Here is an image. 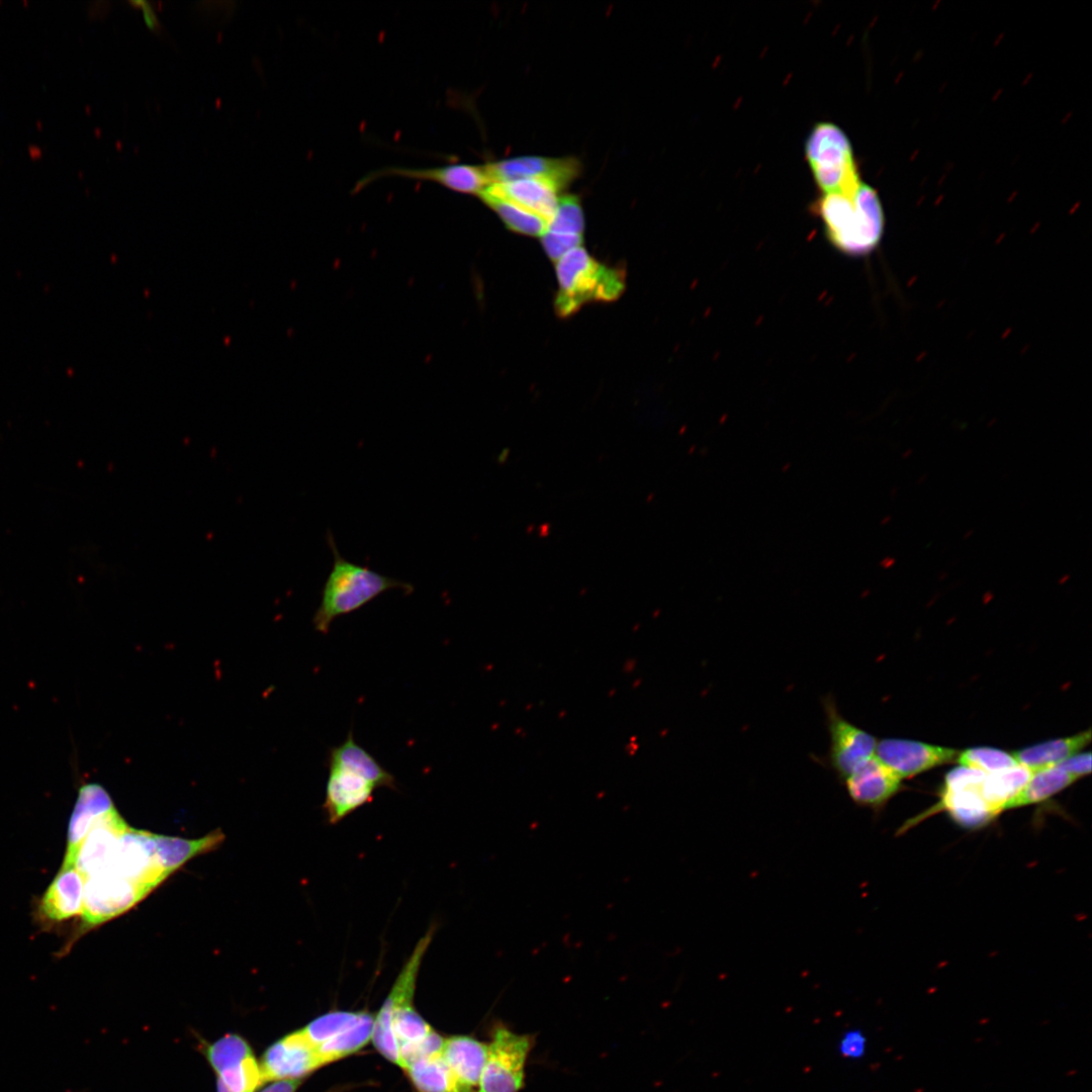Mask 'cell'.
Segmentation results:
<instances>
[{
  "instance_id": "1f68e13d",
  "label": "cell",
  "mask_w": 1092,
  "mask_h": 1092,
  "mask_svg": "<svg viewBox=\"0 0 1092 1092\" xmlns=\"http://www.w3.org/2000/svg\"><path fill=\"white\" fill-rule=\"evenodd\" d=\"M958 762L984 774H992L1018 764L1013 754L994 747H972L959 752Z\"/></svg>"
},
{
  "instance_id": "d590c367",
  "label": "cell",
  "mask_w": 1092,
  "mask_h": 1092,
  "mask_svg": "<svg viewBox=\"0 0 1092 1092\" xmlns=\"http://www.w3.org/2000/svg\"><path fill=\"white\" fill-rule=\"evenodd\" d=\"M542 245L553 261L559 260L572 249L581 246L583 236L559 234L546 231L542 236Z\"/></svg>"
},
{
  "instance_id": "d6a6232c",
  "label": "cell",
  "mask_w": 1092,
  "mask_h": 1092,
  "mask_svg": "<svg viewBox=\"0 0 1092 1092\" xmlns=\"http://www.w3.org/2000/svg\"><path fill=\"white\" fill-rule=\"evenodd\" d=\"M253 1056L248 1042L239 1035L228 1034L206 1050V1057L216 1073Z\"/></svg>"
},
{
  "instance_id": "9c48e42d",
  "label": "cell",
  "mask_w": 1092,
  "mask_h": 1092,
  "mask_svg": "<svg viewBox=\"0 0 1092 1092\" xmlns=\"http://www.w3.org/2000/svg\"><path fill=\"white\" fill-rule=\"evenodd\" d=\"M101 870L112 872L150 892L169 876L156 861L150 832L131 827L121 834L112 855Z\"/></svg>"
},
{
  "instance_id": "44dd1931",
  "label": "cell",
  "mask_w": 1092,
  "mask_h": 1092,
  "mask_svg": "<svg viewBox=\"0 0 1092 1092\" xmlns=\"http://www.w3.org/2000/svg\"><path fill=\"white\" fill-rule=\"evenodd\" d=\"M486 1055L487 1044L474 1037L453 1035L444 1038L442 1056L469 1092H477Z\"/></svg>"
},
{
  "instance_id": "603a6c76",
  "label": "cell",
  "mask_w": 1092,
  "mask_h": 1092,
  "mask_svg": "<svg viewBox=\"0 0 1092 1092\" xmlns=\"http://www.w3.org/2000/svg\"><path fill=\"white\" fill-rule=\"evenodd\" d=\"M224 838L215 831L198 839L159 835L150 832V842L158 866L168 875L191 857L214 848Z\"/></svg>"
},
{
  "instance_id": "ac0fdd59",
  "label": "cell",
  "mask_w": 1092,
  "mask_h": 1092,
  "mask_svg": "<svg viewBox=\"0 0 1092 1092\" xmlns=\"http://www.w3.org/2000/svg\"><path fill=\"white\" fill-rule=\"evenodd\" d=\"M115 807L107 792L97 784L83 786L68 828V844L62 868L70 866L78 847L96 821Z\"/></svg>"
},
{
  "instance_id": "2e32d148",
  "label": "cell",
  "mask_w": 1092,
  "mask_h": 1092,
  "mask_svg": "<svg viewBox=\"0 0 1092 1092\" xmlns=\"http://www.w3.org/2000/svg\"><path fill=\"white\" fill-rule=\"evenodd\" d=\"M377 788L363 777L342 768H329L323 805L328 823L335 825L372 802Z\"/></svg>"
},
{
  "instance_id": "8992f818",
  "label": "cell",
  "mask_w": 1092,
  "mask_h": 1092,
  "mask_svg": "<svg viewBox=\"0 0 1092 1092\" xmlns=\"http://www.w3.org/2000/svg\"><path fill=\"white\" fill-rule=\"evenodd\" d=\"M533 1045V1035L496 1026L487 1044L477 1092H519L525 1084V1066Z\"/></svg>"
},
{
  "instance_id": "277c9868",
  "label": "cell",
  "mask_w": 1092,
  "mask_h": 1092,
  "mask_svg": "<svg viewBox=\"0 0 1092 1092\" xmlns=\"http://www.w3.org/2000/svg\"><path fill=\"white\" fill-rule=\"evenodd\" d=\"M555 269L558 291L554 306L561 317L593 301H614L625 289L623 269L599 262L581 246L557 260Z\"/></svg>"
},
{
  "instance_id": "74e56055",
  "label": "cell",
  "mask_w": 1092,
  "mask_h": 1092,
  "mask_svg": "<svg viewBox=\"0 0 1092 1092\" xmlns=\"http://www.w3.org/2000/svg\"><path fill=\"white\" fill-rule=\"evenodd\" d=\"M130 4L142 8L144 19L149 28L153 30H158L160 28V22L151 6V3L147 1H131Z\"/></svg>"
},
{
  "instance_id": "836d02e7",
  "label": "cell",
  "mask_w": 1092,
  "mask_h": 1092,
  "mask_svg": "<svg viewBox=\"0 0 1092 1092\" xmlns=\"http://www.w3.org/2000/svg\"><path fill=\"white\" fill-rule=\"evenodd\" d=\"M584 217L580 200L575 195L559 197L554 215L547 231L559 234L583 236Z\"/></svg>"
},
{
  "instance_id": "ffe728a7",
  "label": "cell",
  "mask_w": 1092,
  "mask_h": 1092,
  "mask_svg": "<svg viewBox=\"0 0 1092 1092\" xmlns=\"http://www.w3.org/2000/svg\"><path fill=\"white\" fill-rule=\"evenodd\" d=\"M85 878L75 868H61L40 902L41 913L62 921L82 914Z\"/></svg>"
},
{
  "instance_id": "6da1fadb",
  "label": "cell",
  "mask_w": 1092,
  "mask_h": 1092,
  "mask_svg": "<svg viewBox=\"0 0 1092 1092\" xmlns=\"http://www.w3.org/2000/svg\"><path fill=\"white\" fill-rule=\"evenodd\" d=\"M435 933L432 925L416 944L374 1017L371 1040L388 1061L399 1066V1048L421 1041L434 1029L414 1006L417 979Z\"/></svg>"
},
{
  "instance_id": "ab89813d",
  "label": "cell",
  "mask_w": 1092,
  "mask_h": 1092,
  "mask_svg": "<svg viewBox=\"0 0 1092 1092\" xmlns=\"http://www.w3.org/2000/svg\"><path fill=\"white\" fill-rule=\"evenodd\" d=\"M912 453H913V450H912V449H907V450H906V451H905V452L903 453V458H908V457H909L910 455H912Z\"/></svg>"
},
{
  "instance_id": "83f0119b",
  "label": "cell",
  "mask_w": 1092,
  "mask_h": 1092,
  "mask_svg": "<svg viewBox=\"0 0 1092 1092\" xmlns=\"http://www.w3.org/2000/svg\"><path fill=\"white\" fill-rule=\"evenodd\" d=\"M1075 781L1074 777L1056 765L1036 769L1021 791L1006 804L1005 809L1045 801Z\"/></svg>"
},
{
  "instance_id": "e575fe53",
  "label": "cell",
  "mask_w": 1092,
  "mask_h": 1092,
  "mask_svg": "<svg viewBox=\"0 0 1092 1092\" xmlns=\"http://www.w3.org/2000/svg\"><path fill=\"white\" fill-rule=\"evenodd\" d=\"M868 1036L859 1027H849L842 1031L836 1042L838 1055L851 1062L862 1060L868 1052Z\"/></svg>"
},
{
  "instance_id": "8fae6325",
  "label": "cell",
  "mask_w": 1092,
  "mask_h": 1092,
  "mask_svg": "<svg viewBox=\"0 0 1092 1092\" xmlns=\"http://www.w3.org/2000/svg\"><path fill=\"white\" fill-rule=\"evenodd\" d=\"M875 753L902 780L949 763L959 751L916 740L885 738L877 742Z\"/></svg>"
},
{
  "instance_id": "7c38bea8",
  "label": "cell",
  "mask_w": 1092,
  "mask_h": 1092,
  "mask_svg": "<svg viewBox=\"0 0 1092 1092\" xmlns=\"http://www.w3.org/2000/svg\"><path fill=\"white\" fill-rule=\"evenodd\" d=\"M265 1082L300 1079L323 1067L315 1048L300 1030L279 1039L267 1049L259 1064Z\"/></svg>"
},
{
  "instance_id": "9a60e30c",
  "label": "cell",
  "mask_w": 1092,
  "mask_h": 1092,
  "mask_svg": "<svg viewBox=\"0 0 1092 1092\" xmlns=\"http://www.w3.org/2000/svg\"><path fill=\"white\" fill-rule=\"evenodd\" d=\"M129 826L114 808L92 826L71 863L84 878L101 870L109 860L121 834Z\"/></svg>"
},
{
  "instance_id": "4dcf8cb0",
  "label": "cell",
  "mask_w": 1092,
  "mask_h": 1092,
  "mask_svg": "<svg viewBox=\"0 0 1092 1092\" xmlns=\"http://www.w3.org/2000/svg\"><path fill=\"white\" fill-rule=\"evenodd\" d=\"M361 1014L362 1011H331L313 1019L300 1031L316 1048L351 1026Z\"/></svg>"
},
{
  "instance_id": "e0dca14e",
  "label": "cell",
  "mask_w": 1092,
  "mask_h": 1092,
  "mask_svg": "<svg viewBox=\"0 0 1092 1092\" xmlns=\"http://www.w3.org/2000/svg\"><path fill=\"white\" fill-rule=\"evenodd\" d=\"M981 785L982 782L945 780L940 801L932 810L947 811L952 819L964 827L985 825L996 815L982 797Z\"/></svg>"
},
{
  "instance_id": "484cf974",
  "label": "cell",
  "mask_w": 1092,
  "mask_h": 1092,
  "mask_svg": "<svg viewBox=\"0 0 1092 1092\" xmlns=\"http://www.w3.org/2000/svg\"><path fill=\"white\" fill-rule=\"evenodd\" d=\"M1031 775L1030 768L1018 763L985 776L981 785V794L996 816L1021 791Z\"/></svg>"
},
{
  "instance_id": "cb8c5ba5",
  "label": "cell",
  "mask_w": 1092,
  "mask_h": 1092,
  "mask_svg": "<svg viewBox=\"0 0 1092 1092\" xmlns=\"http://www.w3.org/2000/svg\"><path fill=\"white\" fill-rule=\"evenodd\" d=\"M1091 740V730L1087 729L1070 737L1052 739L1035 745L1024 747L1013 753L1019 764L1025 765L1032 771L1053 766L1073 754L1081 751Z\"/></svg>"
},
{
  "instance_id": "d4e9b609",
  "label": "cell",
  "mask_w": 1092,
  "mask_h": 1092,
  "mask_svg": "<svg viewBox=\"0 0 1092 1092\" xmlns=\"http://www.w3.org/2000/svg\"><path fill=\"white\" fill-rule=\"evenodd\" d=\"M404 1072L419 1092H469L455 1077L442 1052L412 1063Z\"/></svg>"
},
{
  "instance_id": "ba28073f",
  "label": "cell",
  "mask_w": 1092,
  "mask_h": 1092,
  "mask_svg": "<svg viewBox=\"0 0 1092 1092\" xmlns=\"http://www.w3.org/2000/svg\"><path fill=\"white\" fill-rule=\"evenodd\" d=\"M150 891L107 870L85 879L82 917L92 927L118 916L144 899Z\"/></svg>"
},
{
  "instance_id": "3957f363",
  "label": "cell",
  "mask_w": 1092,
  "mask_h": 1092,
  "mask_svg": "<svg viewBox=\"0 0 1092 1092\" xmlns=\"http://www.w3.org/2000/svg\"><path fill=\"white\" fill-rule=\"evenodd\" d=\"M327 539L333 552L334 563L312 620L317 632L327 634L336 618L357 611L387 590L398 588L405 594L413 593L414 586L405 581L345 559L338 551L330 531Z\"/></svg>"
},
{
  "instance_id": "30bf717a",
  "label": "cell",
  "mask_w": 1092,
  "mask_h": 1092,
  "mask_svg": "<svg viewBox=\"0 0 1092 1092\" xmlns=\"http://www.w3.org/2000/svg\"><path fill=\"white\" fill-rule=\"evenodd\" d=\"M483 167L490 184L536 178L550 181L560 190L578 177L581 170L579 161L573 157L522 156L486 163Z\"/></svg>"
},
{
  "instance_id": "7402d4cb",
  "label": "cell",
  "mask_w": 1092,
  "mask_h": 1092,
  "mask_svg": "<svg viewBox=\"0 0 1092 1092\" xmlns=\"http://www.w3.org/2000/svg\"><path fill=\"white\" fill-rule=\"evenodd\" d=\"M328 766L359 775L378 788L396 789L394 777L362 746L355 742L352 732L339 746L328 753Z\"/></svg>"
},
{
  "instance_id": "f35d334b",
  "label": "cell",
  "mask_w": 1092,
  "mask_h": 1092,
  "mask_svg": "<svg viewBox=\"0 0 1092 1092\" xmlns=\"http://www.w3.org/2000/svg\"><path fill=\"white\" fill-rule=\"evenodd\" d=\"M300 1079H286L274 1081L261 1092H295L300 1085Z\"/></svg>"
},
{
  "instance_id": "4316f807",
  "label": "cell",
  "mask_w": 1092,
  "mask_h": 1092,
  "mask_svg": "<svg viewBox=\"0 0 1092 1092\" xmlns=\"http://www.w3.org/2000/svg\"><path fill=\"white\" fill-rule=\"evenodd\" d=\"M374 1017L371 1013L362 1011L355 1023L316 1046L323 1066L342 1060L365 1046L372 1037Z\"/></svg>"
},
{
  "instance_id": "60d3db41",
  "label": "cell",
  "mask_w": 1092,
  "mask_h": 1092,
  "mask_svg": "<svg viewBox=\"0 0 1092 1092\" xmlns=\"http://www.w3.org/2000/svg\"><path fill=\"white\" fill-rule=\"evenodd\" d=\"M973 533H974V530H969V531H967V532L965 533V535L963 536V538H964V539H968V538H970V537H971V536L973 535Z\"/></svg>"
},
{
  "instance_id": "d6986e66",
  "label": "cell",
  "mask_w": 1092,
  "mask_h": 1092,
  "mask_svg": "<svg viewBox=\"0 0 1092 1092\" xmlns=\"http://www.w3.org/2000/svg\"><path fill=\"white\" fill-rule=\"evenodd\" d=\"M486 189L544 217L548 222L555 213L561 191L554 183L536 178L490 184Z\"/></svg>"
},
{
  "instance_id": "8d00e7d4",
  "label": "cell",
  "mask_w": 1092,
  "mask_h": 1092,
  "mask_svg": "<svg viewBox=\"0 0 1092 1092\" xmlns=\"http://www.w3.org/2000/svg\"><path fill=\"white\" fill-rule=\"evenodd\" d=\"M1056 766L1062 768L1076 780L1091 771V753L1081 752L1071 755Z\"/></svg>"
},
{
  "instance_id": "b9f144b4",
  "label": "cell",
  "mask_w": 1092,
  "mask_h": 1092,
  "mask_svg": "<svg viewBox=\"0 0 1092 1092\" xmlns=\"http://www.w3.org/2000/svg\"><path fill=\"white\" fill-rule=\"evenodd\" d=\"M1069 578H1070V574H1065V575H1063V577L1061 579H1059V583H1064Z\"/></svg>"
},
{
  "instance_id": "f546056e",
  "label": "cell",
  "mask_w": 1092,
  "mask_h": 1092,
  "mask_svg": "<svg viewBox=\"0 0 1092 1092\" xmlns=\"http://www.w3.org/2000/svg\"><path fill=\"white\" fill-rule=\"evenodd\" d=\"M217 1092H254L264 1084L254 1055L217 1073Z\"/></svg>"
},
{
  "instance_id": "7bdbcfd3",
  "label": "cell",
  "mask_w": 1092,
  "mask_h": 1092,
  "mask_svg": "<svg viewBox=\"0 0 1092 1092\" xmlns=\"http://www.w3.org/2000/svg\"><path fill=\"white\" fill-rule=\"evenodd\" d=\"M926 476H927L926 474H924L923 476H920L919 480L917 481V484H920L921 482H923L925 480Z\"/></svg>"
},
{
  "instance_id": "7a4b0ae2",
  "label": "cell",
  "mask_w": 1092,
  "mask_h": 1092,
  "mask_svg": "<svg viewBox=\"0 0 1092 1092\" xmlns=\"http://www.w3.org/2000/svg\"><path fill=\"white\" fill-rule=\"evenodd\" d=\"M815 210L833 248L857 258L872 254L881 244L885 215L877 191L859 185L853 195L823 194Z\"/></svg>"
},
{
  "instance_id": "52a82bcc",
  "label": "cell",
  "mask_w": 1092,
  "mask_h": 1092,
  "mask_svg": "<svg viewBox=\"0 0 1092 1092\" xmlns=\"http://www.w3.org/2000/svg\"><path fill=\"white\" fill-rule=\"evenodd\" d=\"M822 705L829 734L825 762L842 782L857 766L875 755L877 740L840 714L833 696H825Z\"/></svg>"
},
{
  "instance_id": "4fadbf2b",
  "label": "cell",
  "mask_w": 1092,
  "mask_h": 1092,
  "mask_svg": "<svg viewBox=\"0 0 1092 1092\" xmlns=\"http://www.w3.org/2000/svg\"><path fill=\"white\" fill-rule=\"evenodd\" d=\"M387 176L431 181L455 192L474 195H479L490 185L483 165L450 164L419 169L391 167L370 173L357 186H364L375 179Z\"/></svg>"
},
{
  "instance_id": "5b68a950",
  "label": "cell",
  "mask_w": 1092,
  "mask_h": 1092,
  "mask_svg": "<svg viewBox=\"0 0 1092 1092\" xmlns=\"http://www.w3.org/2000/svg\"><path fill=\"white\" fill-rule=\"evenodd\" d=\"M806 157L823 194L853 195L861 184L850 143L835 124L815 125L806 143Z\"/></svg>"
},
{
  "instance_id": "5bb4252c",
  "label": "cell",
  "mask_w": 1092,
  "mask_h": 1092,
  "mask_svg": "<svg viewBox=\"0 0 1092 1092\" xmlns=\"http://www.w3.org/2000/svg\"><path fill=\"white\" fill-rule=\"evenodd\" d=\"M853 803L881 808L900 789L901 779L876 755L862 762L842 781Z\"/></svg>"
},
{
  "instance_id": "f1b7e54d",
  "label": "cell",
  "mask_w": 1092,
  "mask_h": 1092,
  "mask_svg": "<svg viewBox=\"0 0 1092 1092\" xmlns=\"http://www.w3.org/2000/svg\"><path fill=\"white\" fill-rule=\"evenodd\" d=\"M478 196L512 232L534 237L542 236L547 231L548 221L544 217L490 192L488 189H484Z\"/></svg>"
}]
</instances>
